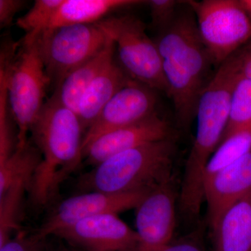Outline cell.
<instances>
[{"instance_id":"1","label":"cell","mask_w":251,"mask_h":251,"mask_svg":"<svg viewBox=\"0 0 251 251\" xmlns=\"http://www.w3.org/2000/svg\"><path fill=\"white\" fill-rule=\"evenodd\" d=\"M30 131L41 160L27 193L31 205L43 209L53 202L61 185L80 166L85 130L76 112L63 105L54 93Z\"/></svg>"},{"instance_id":"2","label":"cell","mask_w":251,"mask_h":251,"mask_svg":"<svg viewBox=\"0 0 251 251\" xmlns=\"http://www.w3.org/2000/svg\"><path fill=\"white\" fill-rule=\"evenodd\" d=\"M239 76L236 52L218 67L198 100L197 132L185 165L179 193L180 209L188 217H196L204 202L206 167L227 128L232 90Z\"/></svg>"},{"instance_id":"3","label":"cell","mask_w":251,"mask_h":251,"mask_svg":"<svg viewBox=\"0 0 251 251\" xmlns=\"http://www.w3.org/2000/svg\"><path fill=\"white\" fill-rule=\"evenodd\" d=\"M154 41L161 57L167 95L173 100L177 122L187 126L196 117L198 100L213 64L196 17L191 13L177 14Z\"/></svg>"},{"instance_id":"4","label":"cell","mask_w":251,"mask_h":251,"mask_svg":"<svg viewBox=\"0 0 251 251\" xmlns=\"http://www.w3.org/2000/svg\"><path fill=\"white\" fill-rule=\"evenodd\" d=\"M175 151L172 138L130 149L110 157L82 175L77 187L84 192L150 191L173 176Z\"/></svg>"},{"instance_id":"5","label":"cell","mask_w":251,"mask_h":251,"mask_svg":"<svg viewBox=\"0 0 251 251\" xmlns=\"http://www.w3.org/2000/svg\"><path fill=\"white\" fill-rule=\"evenodd\" d=\"M39 32L27 33L18 42L16 54L0 58V81L6 85L11 115L17 124V146L27 135L45 103L51 80L39 49Z\"/></svg>"},{"instance_id":"6","label":"cell","mask_w":251,"mask_h":251,"mask_svg":"<svg viewBox=\"0 0 251 251\" xmlns=\"http://www.w3.org/2000/svg\"><path fill=\"white\" fill-rule=\"evenodd\" d=\"M98 23L115 43L120 66L128 76L168 94L159 51L139 18L126 15L108 17Z\"/></svg>"},{"instance_id":"7","label":"cell","mask_w":251,"mask_h":251,"mask_svg":"<svg viewBox=\"0 0 251 251\" xmlns=\"http://www.w3.org/2000/svg\"><path fill=\"white\" fill-rule=\"evenodd\" d=\"M110 40L99 23L71 25L39 32V49L51 82L59 85L68 74L97 55Z\"/></svg>"},{"instance_id":"8","label":"cell","mask_w":251,"mask_h":251,"mask_svg":"<svg viewBox=\"0 0 251 251\" xmlns=\"http://www.w3.org/2000/svg\"><path fill=\"white\" fill-rule=\"evenodd\" d=\"M200 35L218 67L251 38V21L237 0L188 1Z\"/></svg>"},{"instance_id":"9","label":"cell","mask_w":251,"mask_h":251,"mask_svg":"<svg viewBox=\"0 0 251 251\" xmlns=\"http://www.w3.org/2000/svg\"><path fill=\"white\" fill-rule=\"evenodd\" d=\"M177 198L173 175L147 193L135 208L140 251L153 250L172 242Z\"/></svg>"},{"instance_id":"10","label":"cell","mask_w":251,"mask_h":251,"mask_svg":"<svg viewBox=\"0 0 251 251\" xmlns=\"http://www.w3.org/2000/svg\"><path fill=\"white\" fill-rule=\"evenodd\" d=\"M149 191L125 193L90 191L72 196L59 203L36 231L48 238L87 218L102 214H117L135 209Z\"/></svg>"},{"instance_id":"11","label":"cell","mask_w":251,"mask_h":251,"mask_svg":"<svg viewBox=\"0 0 251 251\" xmlns=\"http://www.w3.org/2000/svg\"><path fill=\"white\" fill-rule=\"evenodd\" d=\"M54 235L83 251H140L136 231L117 214L87 218L60 229Z\"/></svg>"},{"instance_id":"12","label":"cell","mask_w":251,"mask_h":251,"mask_svg":"<svg viewBox=\"0 0 251 251\" xmlns=\"http://www.w3.org/2000/svg\"><path fill=\"white\" fill-rule=\"evenodd\" d=\"M156 90L130 78L104 107L86 131L83 154L85 149L99 136L145 120L156 113Z\"/></svg>"},{"instance_id":"13","label":"cell","mask_w":251,"mask_h":251,"mask_svg":"<svg viewBox=\"0 0 251 251\" xmlns=\"http://www.w3.org/2000/svg\"><path fill=\"white\" fill-rule=\"evenodd\" d=\"M168 138H171V126L156 112L137 123L100 135L85 149L84 157L95 167L117 153Z\"/></svg>"},{"instance_id":"14","label":"cell","mask_w":251,"mask_h":251,"mask_svg":"<svg viewBox=\"0 0 251 251\" xmlns=\"http://www.w3.org/2000/svg\"><path fill=\"white\" fill-rule=\"evenodd\" d=\"M250 192L251 152L204 181V199L211 228L229 206Z\"/></svg>"},{"instance_id":"15","label":"cell","mask_w":251,"mask_h":251,"mask_svg":"<svg viewBox=\"0 0 251 251\" xmlns=\"http://www.w3.org/2000/svg\"><path fill=\"white\" fill-rule=\"evenodd\" d=\"M211 229L213 251H251V192L229 206Z\"/></svg>"},{"instance_id":"16","label":"cell","mask_w":251,"mask_h":251,"mask_svg":"<svg viewBox=\"0 0 251 251\" xmlns=\"http://www.w3.org/2000/svg\"><path fill=\"white\" fill-rule=\"evenodd\" d=\"M130 78L114 59L93 81L81 99L77 112L85 133L104 107Z\"/></svg>"},{"instance_id":"17","label":"cell","mask_w":251,"mask_h":251,"mask_svg":"<svg viewBox=\"0 0 251 251\" xmlns=\"http://www.w3.org/2000/svg\"><path fill=\"white\" fill-rule=\"evenodd\" d=\"M115 43L110 38L108 45L101 52L81 64L63 79L54 91L63 105L77 113L84 94L115 59Z\"/></svg>"},{"instance_id":"18","label":"cell","mask_w":251,"mask_h":251,"mask_svg":"<svg viewBox=\"0 0 251 251\" xmlns=\"http://www.w3.org/2000/svg\"><path fill=\"white\" fill-rule=\"evenodd\" d=\"M146 2L139 0H64L49 27L96 24L117 10Z\"/></svg>"},{"instance_id":"19","label":"cell","mask_w":251,"mask_h":251,"mask_svg":"<svg viewBox=\"0 0 251 251\" xmlns=\"http://www.w3.org/2000/svg\"><path fill=\"white\" fill-rule=\"evenodd\" d=\"M41 160L40 151L29 142L22 148H16L11 156L0 163V196L18 180L25 181L29 187Z\"/></svg>"},{"instance_id":"20","label":"cell","mask_w":251,"mask_h":251,"mask_svg":"<svg viewBox=\"0 0 251 251\" xmlns=\"http://www.w3.org/2000/svg\"><path fill=\"white\" fill-rule=\"evenodd\" d=\"M251 152V125L225 135L208 162L204 182L212 175Z\"/></svg>"},{"instance_id":"21","label":"cell","mask_w":251,"mask_h":251,"mask_svg":"<svg viewBox=\"0 0 251 251\" xmlns=\"http://www.w3.org/2000/svg\"><path fill=\"white\" fill-rule=\"evenodd\" d=\"M28 188L27 182L18 180L0 196V247L9 240L13 232L18 228L23 196Z\"/></svg>"},{"instance_id":"22","label":"cell","mask_w":251,"mask_h":251,"mask_svg":"<svg viewBox=\"0 0 251 251\" xmlns=\"http://www.w3.org/2000/svg\"><path fill=\"white\" fill-rule=\"evenodd\" d=\"M251 125V80L239 76L232 90L228 124L224 137L234 130Z\"/></svg>"},{"instance_id":"23","label":"cell","mask_w":251,"mask_h":251,"mask_svg":"<svg viewBox=\"0 0 251 251\" xmlns=\"http://www.w3.org/2000/svg\"><path fill=\"white\" fill-rule=\"evenodd\" d=\"M63 1L64 0H36L27 12L18 18L16 25L26 34L45 30Z\"/></svg>"},{"instance_id":"24","label":"cell","mask_w":251,"mask_h":251,"mask_svg":"<svg viewBox=\"0 0 251 251\" xmlns=\"http://www.w3.org/2000/svg\"><path fill=\"white\" fill-rule=\"evenodd\" d=\"M7 90L4 82H0V163L4 162L16 150L11 125Z\"/></svg>"},{"instance_id":"25","label":"cell","mask_w":251,"mask_h":251,"mask_svg":"<svg viewBox=\"0 0 251 251\" xmlns=\"http://www.w3.org/2000/svg\"><path fill=\"white\" fill-rule=\"evenodd\" d=\"M150 9L151 26L158 32L166 29L177 16L176 6L181 3L176 0H150L147 1Z\"/></svg>"},{"instance_id":"26","label":"cell","mask_w":251,"mask_h":251,"mask_svg":"<svg viewBox=\"0 0 251 251\" xmlns=\"http://www.w3.org/2000/svg\"><path fill=\"white\" fill-rule=\"evenodd\" d=\"M47 237L36 231L31 234H20L0 247V251H47Z\"/></svg>"},{"instance_id":"27","label":"cell","mask_w":251,"mask_h":251,"mask_svg":"<svg viewBox=\"0 0 251 251\" xmlns=\"http://www.w3.org/2000/svg\"><path fill=\"white\" fill-rule=\"evenodd\" d=\"M25 4L22 0H0V27H9Z\"/></svg>"},{"instance_id":"28","label":"cell","mask_w":251,"mask_h":251,"mask_svg":"<svg viewBox=\"0 0 251 251\" xmlns=\"http://www.w3.org/2000/svg\"><path fill=\"white\" fill-rule=\"evenodd\" d=\"M150 251H205L198 237H188L171 242L163 247Z\"/></svg>"},{"instance_id":"29","label":"cell","mask_w":251,"mask_h":251,"mask_svg":"<svg viewBox=\"0 0 251 251\" xmlns=\"http://www.w3.org/2000/svg\"><path fill=\"white\" fill-rule=\"evenodd\" d=\"M237 1L240 7L251 21V0H237Z\"/></svg>"},{"instance_id":"30","label":"cell","mask_w":251,"mask_h":251,"mask_svg":"<svg viewBox=\"0 0 251 251\" xmlns=\"http://www.w3.org/2000/svg\"><path fill=\"white\" fill-rule=\"evenodd\" d=\"M47 251H81L80 249H77L76 248H74L72 247H59L58 248H56V249H52V250H47Z\"/></svg>"}]
</instances>
